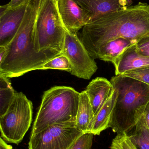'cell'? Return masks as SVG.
Segmentation results:
<instances>
[{"label": "cell", "instance_id": "9c48e42d", "mask_svg": "<svg viewBox=\"0 0 149 149\" xmlns=\"http://www.w3.org/2000/svg\"><path fill=\"white\" fill-rule=\"evenodd\" d=\"M30 1L14 9L7 8L4 5L1 6L0 46L8 45L15 36L24 18Z\"/></svg>", "mask_w": 149, "mask_h": 149}, {"label": "cell", "instance_id": "4fadbf2b", "mask_svg": "<svg viewBox=\"0 0 149 149\" xmlns=\"http://www.w3.org/2000/svg\"><path fill=\"white\" fill-rule=\"evenodd\" d=\"M113 65L115 75H122L129 71L149 67V57L137 52L135 43L126 49Z\"/></svg>", "mask_w": 149, "mask_h": 149}, {"label": "cell", "instance_id": "7a4b0ae2", "mask_svg": "<svg viewBox=\"0 0 149 149\" xmlns=\"http://www.w3.org/2000/svg\"><path fill=\"white\" fill-rule=\"evenodd\" d=\"M42 0H31L22 24L15 36L6 45L7 55L0 63V74L8 78L22 76L39 70L51 58L37 53L34 47L35 24Z\"/></svg>", "mask_w": 149, "mask_h": 149}, {"label": "cell", "instance_id": "52a82bcc", "mask_svg": "<svg viewBox=\"0 0 149 149\" xmlns=\"http://www.w3.org/2000/svg\"><path fill=\"white\" fill-rule=\"evenodd\" d=\"M84 134L76 122L52 124L39 133L31 135L29 149H71Z\"/></svg>", "mask_w": 149, "mask_h": 149}, {"label": "cell", "instance_id": "44dd1931", "mask_svg": "<svg viewBox=\"0 0 149 149\" xmlns=\"http://www.w3.org/2000/svg\"><path fill=\"white\" fill-rule=\"evenodd\" d=\"M121 75L134 79L149 86V67L127 72Z\"/></svg>", "mask_w": 149, "mask_h": 149}, {"label": "cell", "instance_id": "30bf717a", "mask_svg": "<svg viewBox=\"0 0 149 149\" xmlns=\"http://www.w3.org/2000/svg\"><path fill=\"white\" fill-rule=\"evenodd\" d=\"M85 11L87 24L129 6L130 0H73Z\"/></svg>", "mask_w": 149, "mask_h": 149}, {"label": "cell", "instance_id": "484cf974", "mask_svg": "<svg viewBox=\"0 0 149 149\" xmlns=\"http://www.w3.org/2000/svg\"><path fill=\"white\" fill-rule=\"evenodd\" d=\"M7 49L6 46H0V63H1L7 55Z\"/></svg>", "mask_w": 149, "mask_h": 149}, {"label": "cell", "instance_id": "ac0fdd59", "mask_svg": "<svg viewBox=\"0 0 149 149\" xmlns=\"http://www.w3.org/2000/svg\"><path fill=\"white\" fill-rule=\"evenodd\" d=\"M134 133L129 135L137 149H149V130L140 118L136 125Z\"/></svg>", "mask_w": 149, "mask_h": 149}, {"label": "cell", "instance_id": "2e32d148", "mask_svg": "<svg viewBox=\"0 0 149 149\" xmlns=\"http://www.w3.org/2000/svg\"><path fill=\"white\" fill-rule=\"evenodd\" d=\"M92 107L85 91L80 94L78 109L77 113L76 125L84 134L88 133L89 127L94 118Z\"/></svg>", "mask_w": 149, "mask_h": 149}, {"label": "cell", "instance_id": "3957f363", "mask_svg": "<svg viewBox=\"0 0 149 149\" xmlns=\"http://www.w3.org/2000/svg\"><path fill=\"white\" fill-rule=\"evenodd\" d=\"M118 95L110 127L117 135L135 127L149 102V86L129 77L115 75L110 80Z\"/></svg>", "mask_w": 149, "mask_h": 149}, {"label": "cell", "instance_id": "7402d4cb", "mask_svg": "<svg viewBox=\"0 0 149 149\" xmlns=\"http://www.w3.org/2000/svg\"><path fill=\"white\" fill-rule=\"evenodd\" d=\"M94 136L90 133L83 134L76 141L71 149H91Z\"/></svg>", "mask_w": 149, "mask_h": 149}, {"label": "cell", "instance_id": "83f0119b", "mask_svg": "<svg viewBox=\"0 0 149 149\" xmlns=\"http://www.w3.org/2000/svg\"><path fill=\"white\" fill-rule=\"evenodd\" d=\"M59 1V0H54V1H55L56 2V3H57V6H58V3Z\"/></svg>", "mask_w": 149, "mask_h": 149}, {"label": "cell", "instance_id": "6da1fadb", "mask_svg": "<svg viewBox=\"0 0 149 149\" xmlns=\"http://www.w3.org/2000/svg\"><path fill=\"white\" fill-rule=\"evenodd\" d=\"M149 36V5L139 2L107 14L85 25L80 39L95 59L99 48L117 38L139 40Z\"/></svg>", "mask_w": 149, "mask_h": 149}, {"label": "cell", "instance_id": "8fae6325", "mask_svg": "<svg viewBox=\"0 0 149 149\" xmlns=\"http://www.w3.org/2000/svg\"><path fill=\"white\" fill-rule=\"evenodd\" d=\"M58 8L66 29L70 32L77 33L87 24L85 11L73 0H59Z\"/></svg>", "mask_w": 149, "mask_h": 149}, {"label": "cell", "instance_id": "d6986e66", "mask_svg": "<svg viewBox=\"0 0 149 149\" xmlns=\"http://www.w3.org/2000/svg\"><path fill=\"white\" fill-rule=\"evenodd\" d=\"M48 69L61 70L71 73V64L69 59L64 55L62 54L56 57L44 64L39 70H46Z\"/></svg>", "mask_w": 149, "mask_h": 149}, {"label": "cell", "instance_id": "603a6c76", "mask_svg": "<svg viewBox=\"0 0 149 149\" xmlns=\"http://www.w3.org/2000/svg\"><path fill=\"white\" fill-rule=\"evenodd\" d=\"M136 48L137 52L141 55L149 57V36L137 40Z\"/></svg>", "mask_w": 149, "mask_h": 149}, {"label": "cell", "instance_id": "4316f807", "mask_svg": "<svg viewBox=\"0 0 149 149\" xmlns=\"http://www.w3.org/2000/svg\"><path fill=\"white\" fill-rule=\"evenodd\" d=\"M0 149H14L12 146L5 142V141L1 137L0 139Z\"/></svg>", "mask_w": 149, "mask_h": 149}, {"label": "cell", "instance_id": "277c9868", "mask_svg": "<svg viewBox=\"0 0 149 149\" xmlns=\"http://www.w3.org/2000/svg\"><path fill=\"white\" fill-rule=\"evenodd\" d=\"M80 94L65 86H54L45 92L31 135L52 124L76 122Z\"/></svg>", "mask_w": 149, "mask_h": 149}, {"label": "cell", "instance_id": "e0dca14e", "mask_svg": "<svg viewBox=\"0 0 149 149\" xmlns=\"http://www.w3.org/2000/svg\"><path fill=\"white\" fill-rule=\"evenodd\" d=\"M15 94L8 78L0 74V116L6 113Z\"/></svg>", "mask_w": 149, "mask_h": 149}, {"label": "cell", "instance_id": "5b68a950", "mask_svg": "<svg viewBox=\"0 0 149 149\" xmlns=\"http://www.w3.org/2000/svg\"><path fill=\"white\" fill-rule=\"evenodd\" d=\"M66 29L54 0H42L34 31L35 50L49 58L63 53Z\"/></svg>", "mask_w": 149, "mask_h": 149}, {"label": "cell", "instance_id": "cb8c5ba5", "mask_svg": "<svg viewBox=\"0 0 149 149\" xmlns=\"http://www.w3.org/2000/svg\"><path fill=\"white\" fill-rule=\"evenodd\" d=\"M30 0H10V1L4 5L8 9H14L22 6L29 2Z\"/></svg>", "mask_w": 149, "mask_h": 149}, {"label": "cell", "instance_id": "8992f818", "mask_svg": "<svg viewBox=\"0 0 149 149\" xmlns=\"http://www.w3.org/2000/svg\"><path fill=\"white\" fill-rule=\"evenodd\" d=\"M32 102L22 92L16 93L6 113L0 116L1 136L8 142L18 144L31 125Z\"/></svg>", "mask_w": 149, "mask_h": 149}, {"label": "cell", "instance_id": "5bb4252c", "mask_svg": "<svg viewBox=\"0 0 149 149\" xmlns=\"http://www.w3.org/2000/svg\"><path fill=\"white\" fill-rule=\"evenodd\" d=\"M109 99L94 116L88 130V133L99 135L102 131L110 127L114 109L118 97V90L114 88Z\"/></svg>", "mask_w": 149, "mask_h": 149}, {"label": "cell", "instance_id": "9a60e30c", "mask_svg": "<svg viewBox=\"0 0 149 149\" xmlns=\"http://www.w3.org/2000/svg\"><path fill=\"white\" fill-rule=\"evenodd\" d=\"M137 40L127 38H117L101 45L95 56V59L111 62L113 64L127 48L136 43Z\"/></svg>", "mask_w": 149, "mask_h": 149}, {"label": "cell", "instance_id": "ffe728a7", "mask_svg": "<svg viewBox=\"0 0 149 149\" xmlns=\"http://www.w3.org/2000/svg\"><path fill=\"white\" fill-rule=\"evenodd\" d=\"M111 149H137L127 134L117 135L113 140Z\"/></svg>", "mask_w": 149, "mask_h": 149}, {"label": "cell", "instance_id": "7c38bea8", "mask_svg": "<svg viewBox=\"0 0 149 149\" xmlns=\"http://www.w3.org/2000/svg\"><path fill=\"white\" fill-rule=\"evenodd\" d=\"M113 90L111 81L102 77H97L87 85L85 91L89 98L94 116L109 99Z\"/></svg>", "mask_w": 149, "mask_h": 149}, {"label": "cell", "instance_id": "ba28073f", "mask_svg": "<svg viewBox=\"0 0 149 149\" xmlns=\"http://www.w3.org/2000/svg\"><path fill=\"white\" fill-rule=\"evenodd\" d=\"M63 54L69 59L71 74L78 78L90 79L98 70L94 59L89 55L77 33L66 29Z\"/></svg>", "mask_w": 149, "mask_h": 149}, {"label": "cell", "instance_id": "d4e9b609", "mask_svg": "<svg viewBox=\"0 0 149 149\" xmlns=\"http://www.w3.org/2000/svg\"><path fill=\"white\" fill-rule=\"evenodd\" d=\"M141 118L142 119L145 126L149 130V102L147 105Z\"/></svg>", "mask_w": 149, "mask_h": 149}]
</instances>
